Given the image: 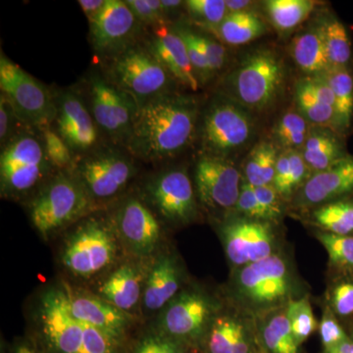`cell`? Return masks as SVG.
<instances>
[{"instance_id":"1","label":"cell","mask_w":353,"mask_h":353,"mask_svg":"<svg viewBox=\"0 0 353 353\" xmlns=\"http://www.w3.org/2000/svg\"><path fill=\"white\" fill-rule=\"evenodd\" d=\"M197 105L194 99L166 94L138 108L126 145L146 161L176 157L194 139Z\"/></svg>"},{"instance_id":"2","label":"cell","mask_w":353,"mask_h":353,"mask_svg":"<svg viewBox=\"0 0 353 353\" xmlns=\"http://www.w3.org/2000/svg\"><path fill=\"white\" fill-rule=\"evenodd\" d=\"M38 319L41 353H122L123 343L71 315L63 288L44 292Z\"/></svg>"},{"instance_id":"3","label":"cell","mask_w":353,"mask_h":353,"mask_svg":"<svg viewBox=\"0 0 353 353\" xmlns=\"http://www.w3.org/2000/svg\"><path fill=\"white\" fill-rule=\"evenodd\" d=\"M285 79L284 61L270 50L248 54L228 80L234 102L252 110H263L278 99Z\"/></svg>"},{"instance_id":"4","label":"cell","mask_w":353,"mask_h":353,"mask_svg":"<svg viewBox=\"0 0 353 353\" xmlns=\"http://www.w3.org/2000/svg\"><path fill=\"white\" fill-rule=\"evenodd\" d=\"M172 76L150 48L129 46L114 55L110 81L126 92L138 108L168 94Z\"/></svg>"},{"instance_id":"5","label":"cell","mask_w":353,"mask_h":353,"mask_svg":"<svg viewBox=\"0 0 353 353\" xmlns=\"http://www.w3.org/2000/svg\"><path fill=\"white\" fill-rule=\"evenodd\" d=\"M0 90L21 122L43 130L57 119V105L50 90L3 53L0 57Z\"/></svg>"},{"instance_id":"6","label":"cell","mask_w":353,"mask_h":353,"mask_svg":"<svg viewBox=\"0 0 353 353\" xmlns=\"http://www.w3.org/2000/svg\"><path fill=\"white\" fill-rule=\"evenodd\" d=\"M90 199L78 179L61 174L32 201V224L43 236H48L82 217L90 208Z\"/></svg>"},{"instance_id":"7","label":"cell","mask_w":353,"mask_h":353,"mask_svg":"<svg viewBox=\"0 0 353 353\" xmlns=\"http://www.w3.org/2000/svg\"><path fill=\"white\" fill-rule=\"evenodd\" d=\"M51 165L43 139L30 134L15 137L0 157L2 192L10 196L28 194L46 178Z\"/></svg>"},{"instance_id":"8","label":"cell","mask_w":353,"mask_h":353,"mask_svg":"<svg viewBox=\"0 0 353 353\" xmlns=\"http://www.w3.org/2000/svg\"><path fill=\"white\" fill-rule=\"evenodd\" d=\"M117 252V238L112 230L101 221L90 220L70 236L61 261L74 276L88 279L108 269Z\"/></svg>"},{"instance_id":"9","label":"cell","mask_w":353,"mask_h":353,"mask_svg":"<svg viewBox=\"0 0 353 353\" xmlns=\"http://www.w3.org/2000/svg\"><path fill=\"white\" fill-rule=\"evenodd\" d=\"M252 117L236 102L217 101L211 104L202 120V145L212 157L227 158L250 141Z\"/></svg>"},{"instance_id":"10","label":"cell","mask_w":353,"mask_h":353,"mask_svg":"<svg viewBox=\"0 0 353 353\" xmlns=\"http://www.w3.org/2000/svg\"><path fill=\"white\" fill-rule=\"evenodd\" d=\"M292 289V275L279 255L243 266L236 278L239 296L255 308L273 307L284 303Z\"/></svg>"},{"instance_id":"11","label":"cell","mask_w":353,"mask_h":353,"mask_svg":"<svg viewBox=\"0 0 353 353\" xmlns=\"http://www.w3.org/2000/svg\"><path fill=\"white\" fill-rule=\"evenodd\" d=\"M92 115L109 136L126 143L138 105L126 92L110 81L95 76L90 82Z\"/></svg>"},{"instance_id":"12","label":"cell","mask_w":353,"mask_h":353,"mask_svg":"<svg viewBox=\"0 0 353 353\" xmlns=\"http://www.w3.org/2000/svg\"><path fill=\"white\" fill-rule=\"evenodd\" d=\"M196 187L204 205L226 210L238 203L241 174L227 158L206 154L196 164Z\"/></svg>"},{"instance_id":"13","label":"cell","mask_w":353,"mask_h":353,"mask_svg":"<svg viewBox=\"0 0 353 353\" xmlns=\"http://www.w3.org/2000/svg\"><path fill=\"white\" fill-rule=\"evenodd\" d=\"M211 314L212 305L208 297L187 290L165 307L158 332L181 343L194 341L205 332Z\"/></svg>"},{"instance_id":"14","label":"cell","mask_w":353,"mask_h":353,"mask_svg":"<svg viewBox=\"0 0 353 353\" xmlns=\"http://www.w3.org/2000/svg\"><path fill=\"white\" fill-rule=\"evenodd\" d=\"M78 179L92 199H108L117 196L132 178L134 168L126 157L108 152L82 160Z\"/></svg>"},{"instance_id":"15","label":"cell","mask_w":353,"mask_h":353,"mask_svg":"<svg viewBox=\"0 0 353 353\" xmlns=\"http://www.w3.org/2000/svg\"><path fill=\"white\" fill-rule=\"evenodd\" d=\"M148 194L159 214L169 222L185 224L196 215L194 188L185 171L160 174L148 183Z\"/></svg>"},{"instance_id":"16","label":"cell","mask_w":353,"mask_h":353,"mask_svg":"<svg viewBox=\"0 0 353 353\" xmlns=\"http://www.w3.org/2000/svg\"><path fill=\"white\" fill-rule=\"evenodd\" d=\"M223 234L228 259L236 266H246L273 255L274 236L262 221H232Z\"/></svg>"},{"instance_id":"17","label":"cell","mask_w":353,"mask_h":353,"mask_svg":"<svg viewBox=\"0 0 353 353\" xmlns=\"http://www.w3.org/2000/svg\"><path fill=\"white\" fill-rule=\"evenodd\" d=\"M138 19L126 1L106 0L101 12L90 22V39L95 50L116 55L127 48L136 32Z\"/></svg>"},{"instance_id":"18","label":"cell","mask_w":353,"mask_h":353,"mask_svg":"<svg viewBox=\"0 0 353 353\" xmlns=\"http://www.w3.org/2000/svg\"><path fill=\"white\" fill-rule=\"evenodd\" d=\"M70 313L78 321L101 330L123 343L131 326V315L116 308L99 296H90L64 284Z\"/></svg>"},{"instance_id":"19","label":"cell","mask_w":353,"mask_h":353,"mask_svg":"<svg viewBox=\"0 0 353 353\" xmlns=\"http://www.w3.org/2000/svg\"><path fill=\"white\" fill-rule=\"evenodd\" d=\"M116 233L128 250L138 256L153 252L160 239V226L145 204L137 199H127L118 209Z\"/></svg>"},{"instance_id":"20","label":"cell","mask_w":353,"mask_h":353,"mask_svg":"<svg viewBox=\"0 0 353 353\" xmlns=\"http://www.w3.org/2000/svg\"><path fill=\"white\" fill-rule=\"evenodd\" d=\"M353 194V157L348 155L327 170L313 174L304 183L299 203L324 205Z\"/></svg>"},{"instance_id":"21","label":"cell","mask_w":353,"mask_h":353,"mask_svg":"<svg viewBox=\"0 0 353 353\" xmlns=\"http://www.w3.org/2000/svg\"><path fill=\"white\" fill-rule=\"evenodd\" d=\"M57 132L72 152H85L97 143L95 121L76 94L65 92L57 105Z\"/></svg>"},{"instance_id":"22","label":"cell","mask_w":353,"mask_h":353,"mask_svg":"<svg viewBox=\"0 0 353 353\" xmlns=\"http://www.w3.org/2000/svg\"><path fill=\"white\" fill-rule=\"evenodd\" d=\"M153 55L161 62L172 78L196 90L199 80L190 63L187 46L178 32L171 31L163 24L157 26L148 46Z\"/></svg>"},{"instance_id":"23","label":"cell","mask_w":353,"mask_h":353,"mask_svg":"<svg viewBox=\"0 0 353 353\" xmlns=\"http://www.w3.org/2000/svg\"><path fill=\"white\" fill-rule=\"evenodd\" d=\"M301 152L308 170L313 174L327 170L350 155L345 137L327 128L314 126L310 129Z\"/></svg>"},{"instance_id":"24","label":"cell","mask_w":353,"mask_h":353,"mask_svg":"<svg viewBox=\"0 0 353 353\" xmlns=\"http://www.w3.org/2000/svg\"><path fill=\"white\" fill-rule=\"evenodd\" d=\"M179 289L180 273L175 260L170 255L158 257L145 283L143 307L148 312L166 307L175 299Z\"/></svg>"},{"instance_id":"25","label":"cell","mask_w":353,"mask_h":353,"mask_svg":"<svg viewBox=\"0 0 353 353\" xmlns=\"http://www.w3.org/2000/svg\"><path fill=\"white\" fill-rule=\"evenodd\" d=\"M99 296L130 314L141 296L139 271L132 265H122L99 288Z\"/></svg>"},{"instance_id":"26","label":"cell","mask_w":353,"mask_h":353,"mask_svg":"<svg viewBox=\"0 0 353 353\" xmlns=\"http://www.w3.org/2000/svg\"><path fill=\"white\" fill-rule=\"evenodd\" d=\"M292 55L297 66L309 75H321L331 67L320 29L299 34L292 43Z\"/></svg>"},{"instance_id":"27","label":"cell","mask_w":353,"mask_h":353,"mask_svg":"<svg viewBox=\"0 0 353 353\" xmlns=\"http://www.w3.org/2000/svg\"><path fill=\"white\" fill-rule=\"evenodd\" d=\"M297 111L314 127L327 128L345 137L336 108L320 101L311 92L306 79L299 81L296 88Z\"/></svg>"},{"instance_id":"28","label":"cell","mask_w":353,"mask_h":353,"mask_svg":"<svg viewBox=\"0 0 353 353\" xmlns=\"http://www.w3.org/2000/svg\"><path fill=\"white\" fill-rule=\"evenodd\" d=\"M336 97V112L343 134H347L353 120V73L352 67L331 66L321 74Z\"/></svg>"},{"instance_id":"29","label":"cell","mask_w":353,"mask_h":353,"mask_svg":"<svg viewBox=\"0 0 353 353\" xmlns=\"http://www.w3.org/2000/svg\"><path fill=\"white\" fill-rule=\"evenodd\" d=\"M220 38L231 46H243L266 32L263 21L252 11L229 13L218 27Z\"/></svg>"},{"instance_id":"30","label":"cell","mask_w":353,"mask_h":353,"mask_svg":"<svg viewBox=\"0 0 353 353\" xmlns=\"http://www.w3.org/2000/svg\"><path fill=\"white\" fill-rule=\"evenodd\" d=\"M278 146L269 141H261L252 148L245 164L246 183L252 187L273 185L279 157Z\"/></svg>"},{"instance_id":"31","label":"cell","mask_w":353,"mask_h":353,"mask_svg":"<svg viewBox=\"0 0 353 353\" xmlns=\"http://www.w3.org/2000/svg\"><path fill=\"white\" fill-rule=\"evenodd\" d=\"M330 65L352 67V50L345 25L336 17L328 18L319 28Z\"/></svg>"},{"instance_id":"32","label":"cell","mask_w":353,"mask_h":353,"mask_svg":"<svg viewBox=\"0 0 353 353\" xmlns=\"http://www.w3.org/2000/svg\"><path fill=\"white\" fill-rule=\"evenodd\" d=\"M310 0H269L265 8L274 27L280 32H289L301 24L314 9Z\"/></svg>"},{"instance_id":"33","label":"cell","mask_w":353,"mask_h":353,"mask_svg":"<svg viewBox=\"0 0 353 353\" xmlns=\"http://www.w3.org/2000/svg\"><path fill=\"white\" fill-rule=\"evenodd\" d=\"M310 129L307 120L299 111H287L274 127L275 145L283 148L284 152L301 150Z\"/></svg>"},{"instance_id":"34","label":"cell","mask_w":353,"mask_h":353,"mask_svg":"<svg viewBox=\"0 0 353 353\" xmlns=\"http://www.w3.org/2000/svg\"><path fill=\"white\" fill-rule=\"evenodd\" d=\"M313 218L327 233L350 236L353 233V201L343 199L324 204L315 211Z\"/></svg>"},{"instance_id":"35","label":"cell","mask_w":353,"mask_h":353,"mask_svg":"<svg viewBox=\"0 0 353 353\" xmlns=\"http://www.w3.org/2000/svg\"><path fill=\"white\" fill-rule=\"evenodd\" d=\"M265 345L272 353H299V343L292 334L285 314L273 316L263 329Z\"/></svg>"},{"instance_id":"36","label":"cell","mask_w":353,"mask_h":353,"mask_svg":"<svg viewBox=\"0 0 353 353\" xmlns=\"http://www.w3.org/2000/svg\"><path fill=\"white\" fill-rule=\"evenodd\" d=\"M285 315L299 345L307 340L317 328V323L307 297L290 301Z\"/></svg>"},{"instance_id":"37","label":"cell","mask_w":353,"mask_h":353,"mask_svg":"<svg viewBox=\"0 0 353 353\" xmlns=\"http://www.w3.org/2000/svg\"><path fill=\"white\" fill-rule=\"evenodd\" d=\"M238 325L239 322L226 316L214 320L206 341L208 353H234Z\"/></svg>"},{"instance_id":"38","label":"cell","mask_w":353,"mask_h":353,"mask_svg":"<svg viewBox=\"0 0 353 353\" xmlns=\"http://www.w3.org/2000/svg\"><path fill=\"white\" fill-rule=\"evenodd\" d=\"M185 6L192 19L217 29L228 15L224 0H189Z\"/></svg>"},{"instance_id":"39","label":"cell","mask_w":353,"mask_h":353,"mask_svg":"<svg viewBox=\"0 0 353 353\" xmlns=\"http://www.w3.org/2000/svg\"><path fill=\"white\" fill-rule=\"evenodd\" d=\"M318 240L328 252L334 264L353 268V236L331 233H320Z\"/></svg>"},{"instance_id":"40","label":"cell","mask_w":353,"mask_h":353,"mask_svg":"<svg viewBox=\"0 0 353 353\" xmlns=\"http://www.w3.org/2000/svg\"><path fill=\"white\" fill-rule=\"evenodd\" d=\"M41 132L46 155L52 166L57 168L68 167L72 163V150L65 143L64 139L50 127L44 128Z\"/></svg>"},{"instance_id":"41","label":"cell","mask_w":353,"mask_h":353,"mask_svg":"<svg viewBox=\"0 0 353 353\" xmlns=\"http://www.w3.org/2000/svg\"><path fill=\"white\" fill-rule=\"evenodd\" d=\"M183 343L159 332L145 334L132 348V353H183Z\"/></svg>"},{"instance_id":"42","label":"cell","mask_w":353,"mask_h":353,"mask_svg":"<svg viewBox=\"0 0 353 353\" xmlns=\"http://www.w3.org/2000/svg\"><path fill=\"white\" fill-rule=\"evenodd\" d=\"M181 38L185 41L187 46L188 54H189L190 61L192 63V68L196 72V76H201L203 78L210 75L211 71L209 68L208 58L205 57L203 50H202L201 43H199L197 34L188 31V30H181L178 32Z\"/></svg>"},{"instance_id":"43","label":"cell","mask_w":353,"mask_h":353,"mask_svg":"<svg viewBox=\"0 0 353 353\" xmlns=\"http://www.w3.org/2000/svg\"><path fill=\"white\" fill-rule=\"evenodd\" d=\"M126 3L139 22L162 25L164 12L160 0H127Z\"/></svg>"},{"instance_id":"44","label":"cell","mask_w":353,"mask_h":353,"mask_svg":"<svg viewBox=\"0 0 353 353\" xmlns=\"http://www.w3.org/2000/svg\"><path fill=\"white\" fill-rule=\"evenodd\" d=\"M255 194L262 211H263L265 220H276L282 214L280 196L273 187V185H262L254 188Z\"/></svg>"},{"instance_id":"45","label":"cell","mask_w":353,"mask_h":353,"mask_svg":"<svg viewBox=\"0 0 353 353\" xmlns=\"http://www.w3.org/2000/svg\"><path fill=\"white\" fill-rule=\"evenodd\" d=\"M236 208L252 220L264 221L265 216L260 206L259 199L255 194L254 187L245 183L241 185L240 197H239Z\"/></svg>"},{"instance_id":"46","label":"cell","mask_w":353,"mask_h":353,"mask_svg":"<svg viewBox=\"0 0 353 353\" xmlns=\"http://www.w3.org/2000/svg\"><path fill=\"white\" fill-rule=\"evenodd\" d=\"M331 303L336 314H353V283L343 282L336 285L332 292Z\"/></svg>"},{"instance_id":"47","label":"cell","mask_w":353,"mask_h":353,"mask_svg":"<svg viewBox=\"0 0 353 353\" xmlns=\"http://www.w3.org/2000/svg\"><path fill=\"white\" fill-rule=\"evenodd\" d=\"M197 38L208 58L211 73L219 71L226 62L227 53L224 46L214 39L206 38V37L197 36Z\"/></svg>"},{"instance_id":"48","label":"cell","mask_w":353,"mask_h":353,"mask_svg":"<svg viewBox=\"0 0 353 353\" xmlns=\"http://www.w3.org/2000/svg\"><path fill=\"white\" fill-rule=\"evenodd\" d=\"M319 329L322 343L326 350L347 341V336L341 325L328 314L323 317Z\"/></svg>"},{"instance_id":"49","label":"cell","mask_w":353,"mask_h":353,"mask_svg":"<svg viewBox=\"0 0 353 353\" xmlns=\"http://www.w3.org/2000/svg\"><path fill=\"white\" fill-rule=\"evenodd\" d=\"M290 157L288 152L279 154L277 165H276L275 176H274L273 187L277 190L279 196L288 199L292 196L290 192Z\"/></svg>"},{"instance_id":"50","label":"cell","mask_w":353,"mask_h":353,"mask_svg":"<svg viewBox=\"0 0 353 353\" xmlns=\"http://www.w3.org/2000/svg\"><path fill=\"white\" fill-rule=\"evenodd\" d=\"M290 157V192L292 194L294 189L303 183L308 173V167L304 161L301 150H288Z\"/></svg>"},{"instance_id":"51","label":"cell","mask_w":353,"mask_h":353,"mask_svg":"<svg viewBox=\"0 0 353 353\" xmlns=\"http://www.w3.org/2000/svg\"><path fill=\"white\" fill-rule=\"evenodd\" d=\"M13 118H17V116L6 97L1 94V99H0V139H1L2 145H6L10 141L9 134L11 132L10 127L12 125Z\"/></svg>"},{"instance_id":"52","label":"cell","mask_w":353,"mask_h":353,"mask_svg":"<svg viewBox=\"0 0 353 353\" xmlns=\"http://www.w3.org/2000/svg\"><path fill=\"white\" fill-rule=\"evenodd\" d=\"M105 0H79L81 8L87 16L88 22H90L95 16L101 12V9L105 6Z\"/></svg>"},{"instance_id":"53","label":"cell","mask_w":353,"mask_h":353,"mask_svg":"<svg viewBox=\"0 0 353 353\" xmlns=\"http://www.w3.org/2000/svg\"><path fill=\"white\" fill-rule=\"evenodd\" d=\"M234 353H248V343L246 341L245 332L240 323H239L238 329H236Z\"/></svg>"},{"instance_id":"54","label":"cell","mask_w":353,"mask_h":353,"mask_svg":"<svg viewBox=\"0 0 353 353\" xmlns=\"http://www.w3.org/2000/svg\"><path fill=\"white\" fill-rule=\"evenodd\" d=\"M252 1L248 0H226L228 14L248 11V7L252 6Z\"/></svg>"},{"instance_id":"55","label":"cell","mask_w":353,"mask_h":353,"mask_svg":"<svg viewBox=\"0 0 353 353\" xmlns=\"http://www.w3.org/2000/svg\"><path fill=\"white\" fill-rule=\"evenodd\" d=\"M326 353H353V341H345L326 350Z\"/></svg>"},{"instance_id":"56","label":"cell","mask_w":353,"mask_h":353,"mask_svg":"<svg viewBox=\"0 0 353 353\" xmlns=\"http://www.w3.org/2000/svg\"><path fill=\"white\" fill-rule=\"evenodd\" d=\"M12 353H41L38 347L29 343H20L13 348Z\"/></svg>"},{"instance_id":"57","label":"cell","mask_w":353,"mask_h":353,"mask_svg":"<svg viewBox=\"0 0 353 353\" xmlns=\"http://www.w3.org/2000/svg\"><path fill=\"white\" fill-rule=\"evenodd\" d=\"M183 2L179 1V0H161L162 9H163L164 14L175 10Z\"/></svg>"},{"instance_id":"58","label":"cell","mask_w":353,"mask_h":353,"mask_svg":"<svg viewBox=\"0 0 353 353\" xmlns=\"http://www.w3.org/2000/svg\"><path fill=\"white\" fill-rule=\"evenodd\" d=\"M183 353H185V352H183Z\"/></svg>"}]
</instances>
